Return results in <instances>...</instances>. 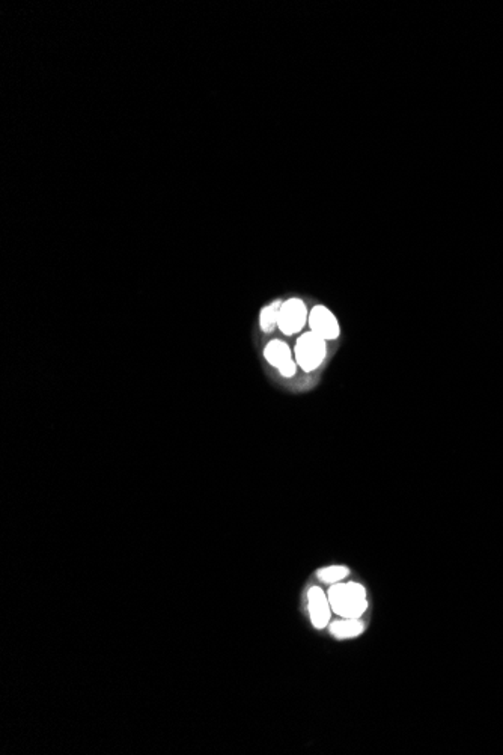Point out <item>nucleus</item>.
Instances as JSON below:
<instances>
[{
	"instance_id": "obj_1",
	"label": "nucleus",
	"mask_w": 503,
	"mask_h": 755,
	"mask_svg": "<svg viewBox=\"0 0 503 755\" xmlns=\"http://www.w3.org/2000/svg\"><path fill=\"white\" fill-rule=\"evenodd\" d=\"M327 597L332 611L342 618H360L367 607L366 591L358 582L335 583Z\"/></svg>"
},
{
	"instance_id": "obj_3",
	"label": "nucleus",
	"mask_w": 503,
	"mask_h": 755,
	"mask_svg": "<svg viewBox=\"0 0 503 755\" xmlns=\"http://www.w3.org/2000/svg\"><path fill=\"white\" fill-rule=\"evenodd\" d=\"M309 311L306 308V304L299 297H291L285 302H282L280 311H279V320L277 327L285 335H294L299 334L304 324L308 323Z\"/></svg>"
},
{
	"instance_id": "obj_6",
	"label": "nucleus",
	"mask_w": 503,
	"mask_h": 755,
	"mask_svg": "<svg viewBox=\"0 0 503 755\" xmlns=\"http://www.w3.org/2000/svg\"><path fill=\"white\" fill-rule=\"evenodd\" d=\"M308 606L314 627L324 629L330 621V614H332V606H330L327 594H324L321 588L312 587L308 591Z\"/></svg>"
},
{
	"instance_id": "obj_7",
	"label": "nucleus",
	"mask_w": 503,
	"mask_h": 755,
	"mask_svg": "<svg viewBox=\"0 0 503 755\" xmlns=\"http://www.w3.org/2000/svg\"><path fill=\"white\" fill-rule=\"evenodd\" d=\"M330 632L338 639H350L362 635L363 624L359 618H343L330 624Z\"/></svg>"
},
{
	"instance_id": "obj_9",
	"label": "nucleus",
	"mask_w": 503,
	"mask_h": 755,
	"mask_svg": "<svg viewBox=\"0 0 503 755\" xmlns=\"http://www.w3.org/2000/svg\"><path fill=\"white\" fill-rule=\"evenodd\" d=\"M350 573V570L343 566H332L318 570V579L326 583H338L346 579Z\"/></svg>"
},
{
	"instance_id": "obj_5",
	"label": "nucleus",
	"mask_w": 503,
	"mask_h": 755,
	"mask_svg": "<svg viewBox=\"0 0 503 755\" xmlns=\"http://www.w3.org/2000/svg\"><path fill=\"white\" fill-rule=\"evenodd\" d=\"M308 324L311 331L320 335L326 341H333L339 336L341 327L335 314L323 304H316L309 312Z\"/></svg>"
},
{
	"instance_id": "obj_4",
	"label": "nucleus",
	"mask_w": 503,
	"mask_h": 755,
	"mask_svg": "<svg viewBox=\"0 0 503 755\" xmlns=\"http://www.w3.org/2000/svg\"><path fill=\"white\" fill-rule=\"evenodd\" d=\"M264 358L265 360L272 365V367L277 368L279 373L289 379L297 371V362L292 358L291 347L280 339H272L264 348Z\"/></svg>"
},
{
	"instance_id": "obj_2",
	"label": "nucleus",
	"mask_w": 503,
	"mask_h": 755,
	"mask_svg": "<svg viewBox=\"0 0 503 755\" xmlns=\"http://www.w3.org/2000/svg\"><path fill=\"white\" fill-rule=\"evenodd\" d=\"M327 353V341L316 335L315 332L309 331L304 332L296 343V348H294V358L299 367L306 371L312 373L315 371L326 359Z\"/></svg>"
},
{
	"instance_id": "obj_8",
	"label": "nucleus",
	"mask_w": 503,
	"mask_h": 755,
	"mask_svg": "<svg viewBox=\"0 0 503 755\" xmlns=\"http://www.w3.org/2000/svg\"><path fill=\"white\" fill-rule=\"evenodd\" d=\"M280 300H276L273 303L267 304L260 312V326L264 332H272L275 327H277L279 320V311H280Z\"/></svg>"
}]
</instances>
